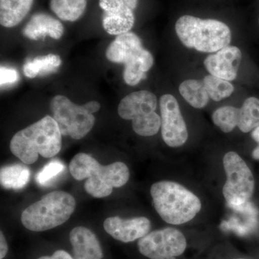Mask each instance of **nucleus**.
<instances>
[{"instance_id": "nucleus-1", "label": "nucleus", "mask_w": 259, "mask_h": 259, "mask_svg": "<svg viewBox=\"0 0 259 259\" xmlns=\"http://www.w3.org/2000/svg\"><path fill=\"white\" fill-rule=\"evenodd\" d=\"M61 136L54 117L47 115L15 134L10 141V151L25 164H32L39 156L51 158L60 152Z\"/></svg>"}, {"instance_id": "nucleus-2", "label": "nucleus", "mask_w": 259, "mask_h": 259, "mask_svg": "<svg viewBox=\"0 0 259 259\" xmlns=\"http://www.w3.org/2000/svg\"><path fill=\"white\" fill-rule=\"evenodd\" d=\"M69 171L75 180L87 179L84 190L95 198L108 197L114 188L125 185L130 178L128 167L123 162L117 161L103 166L84 153L74 156L70 162Z\"/></svg>"}, {"instance_id": "nucleus-3", "label": "nucleus", "mask_w": 259, "mask_h": 259, "mask_svg": "<svg viewBox=\"0 0 259 259\" xmlns=\"http://www.w3.org/2000/svg\"><path fill=\"white\" fill-rule=\"evenodd\" d=\"M153 205L160 217L171 225L190 222L202 208L200 199L184 186L161 181L151 187Z\"/></svg>"}, {"instance_id": "nucleus-4", "label": "nucleus", "mask_w": 259, "mask_h": 259, "mask_svg": "<svg viewBox=\"0 0 259 259\" xmlns=\"http://www.w3.org/2000/svg\"><path fill=\"white\" fill-rule=\"evenodd\" d=\"M177 36L189 49L202 53H216L228 47L231 31L226 23L213 19H201L184 15L175 25Z\"/></svg>"}, {"instance_id": "nucleus-5", "label": "nucleus", "mask_w": 259, "mask_h": 259, "mask_svg": "<svg viewBox=\"0 0 259 259\" xmlns=\"http://www.w3.org/2000/svg\"><path fill=\"white\" fill-rule=\"evenodd\" d=\"M75 208L76 200L71 194L55 191L27 207L22 213L21 222L29 231H49L66 223Z\"/></svg>"}, {"instance_id": "nucleus-6", "label": "nucleus", "mask_w": 259, "mask_h": 259, "mask_svg": "<svg viewBox=\"0 0 259 259\" xmlns=\"http://www.w3.org/2000/svg\"><path fill=\"white\" fill-rule=\"evenodd\" d=\"M106 57L111 62L124 64V81L130 86L146 79L154 61L152 54L143 47L141 38L131 32L117 35L107 47Z\"/></svg>"}, {"instance_id": "nucleus-7", "label": "nucleus", "mask_w": 259, "mask_h": 259, "mask_svg": "<svg viewBox=\"0 0 259 259\" xmlns=\"http://www.w3.org/2000/svg\"><path fill=\"white\" fill-rule=\"evenodd\" d=\"M157 103V97L151 92H135L121 100L117 112L121 118L132 120L136 134L149 137L161 128V116L156 112Z\"/></svg>"}, {"instance_id": "nucleus-8", "label": "nucleus", "mask_w": 259, "mask_h": 259, "mask_svg": "<svg viewBox=\"0 0 259 259\" xmlns=\"http://www.w3.org/2000/svg\"><path fill=\"white\" fill-rule=\"evenodd\" d=\"M227 180L223 194L227 203L239 206L248 202L254 192L255 180L246 163L236 152L227 153L223 157Z\"/></svg>"}, {"instance_id": "nucleus-9", "label": "nucleus", "mask_w": 259, "mask_h": 259, "mask_svg": "<svg viewBox=\"0 0 259 259\" xmlns=\"http://www.w3.org/2000/svg\"><path fill=\"white\" fill-rule=\"evenodd\" d=\"M50 108L62 136L81 139L95 125V117L84 105H76L63 95H57L52 99Z\"/></svg>"}, {"instance_id": "nucleus-10", "label": "nucleus", "mask_w": 259, "mask_h": 259, "mask_svg": "<svg viewBox=\"0 0 259 259\" xmlns=\"http://www.w3.org/2000/svg\"><path fill=\"white\" fill-rule=\"evenodd\" d=\"M140 253L151 259H176L187 248V240L182 232L165 228L148 233L138 242Z\"/></svg>"}, {"instance_id": "nucleus-11", "label": "nucleus", "mask_w": 259, "mask_h": 259, "mask_svg": "<svg viewBox=\"0 0 259 259\" xmlns=\"http://www.w3.org/2000/svg\"><path fill=\"white\" fill-rule=\"evenodd\" d=\"M159 105L162 139L170 147L183 146L188 139V131L177 99L171 95H163Z\"/></svg>"}, {"instance_id": "nucleus-12", "label": "nucleus", "mask_w": 259, "mask_h": 259, "mask_svg": "<svg viewBox=\"0 0 259 259\" xmlns=\"http://www.w3.org/2000/svg\"><path fill=\"white\" fill-rule=\"evenodd\" d=\"M139 0H99L103 10L102 25L110 35L130 32L135 23L134 10Z\"/></svg>"}, {"instance_id": "nucleus-13", "label": "nucleus", "mask_w": 259, "mask_h": 259, "mask_svg": "<svg viewBox=\"0 0 259 259\" xmlns=\"http://www.w3.org/2000/svg\"><path fill=\"white\" fill-rule=\"evenodd\" d=\"M103 226L105 231L117 241L130 243L150 233L151 223L146 217L122 219L115 216L107 218Z\"/></svg>"}, {"instance_id": "nucleus-14", "label": "nucleus", "mask_w": 259, "mask_h": 259, "mask_svg": "<svg viewBox=\"0 0 259 259\" xmlns=\"http://www.w3.org/2000/svg\"><path fill=\"white\" fill-rule=\"evenodd\" d=\"M242 59L241 50L236 47L223 48L207 56L204 65L209 74L227 81L236 79Z\"/></svg>"}, {"instance_id": "nucleus-15", "label": "nucleus", "mask_w": 259, "mask_h": 259, "mask_svg": "<svg viewBox=\"0 0 259 259\" xmlns=\"http://www.w3.org/2000/svg\"><path fill=\"white\" fill-rule=\"evenodd\" d=\"M70 243L72 245L74 259H102L101 245L93 231L78 226L71 230Z\"/></svg>"}, {"instance_id": "nucleus-16", "label": "nucleus", "mask_w": 259, "mask_h": 259, "mask_svg": "<svg viewBox=\"0 0 259 259\" xmlns=\"http://www.w3.org/2000/svg\"><path fill=\"white\" fill-rule=\"evenodd\" d=\"M64 28L59 20L45 13H36L30 18L23 30L25 37L37 40L40 37L49 35L52 38H61Z\"/></svg>"}, {"instance_id": "nucleus-17", "label": "nucleus", "mask_w": 259, "mask_h": 259, "mask_svg": "<svg viewBox=\"0 0 259 259\" xmlns=\"http://www.w3.org/2000/svg\"><path fill=\"white\" fill-rule=\"evenodd\" d=\"M33 0H0V23L13 28L21 23L31 9Z\"/></svg>"}, {"instance_id": "nucleus-18", "label": "nucleus", "mask_w": 259, "mask_h": 259, "mask_svg": "<svg viewBox=\"0 0 259 259\" xmlns=\"http://www.w3.org/2000/svg\"><path fill=\"white\" fill-rule=\"evenodd\" d=\"M30 170L21 164L4 166L0 172V182L6 190H20L28 183Z\"/></svg>"}, {"instance_id": "nucleus-19", "label": "nucleus", "mask_w": 259, "mask_h": 259, "mask_svg": "<svg viewBox=\"0 0 259 259\" xmlns=\"http://www.w3.org/2000/svg\"><path fill=\"white\" fill-rule=\"evenodd\" d=\"M179 91L186 101L194 108H204L208 103L209 97L204 83L197 80H185L180 85Z\"/></svg>"}, {"instance_id": "nucleus-20", "label": "nucleus", "mask_w": 259, "mask_h": 259, "mask_svg": "<svg viewBox=\"0 0 259 259\" xmlns=\"http://www.w3.org/2000/svg\"><path fill=\"white\" fill-rule=\"evenodd\" d=\"M87 0H51L52 11L64 21L74 22L81 18L86 10Z\"/></svg>"}, {"instance_id": "nucleus-21", "label": "nucleus", "mask_w": 259, "mask_h": 259, "mask_svg": "<svg viewBox=\"0 0 259 259\" xmlns=\"http://www.w3.org/2000/svg\"><path fill=\"white\" fill-rule=\"evenodd\" d=\"M61 64V59L54 54L37 57L25 63L23 66L24 74L27 77H36L37 75H44L54 72Z\"/></svg>"}, {"instance_id": "nucleus-22", "label": "nucleus", "mask_w": 259, "mask_h": 259, "mask_svg": "<svg viewBox=\"0 0 259 259\" xmlns=\"http://www.w3.org/2000/svg\"><path fill=\"white\" fill-rule=\"evenodd\" d=\"M259 126V100L246 99L240 108L238 127L243 133H249Z\"/></svg>"}, {"instance_id": "nucleus-23", "label": "nucleus", "mask_w": 259, "mask_h": 259, "mask_svg": "<svg viewBox=\"0 0 259 259\" xmlns=\"http://www.w3.org/2000/svg\"><path fill=\"white\" fill-rule=\"evenodd\" d=\"M203 83L209 98L215 102L231 96L235 90L234 86L229 81L211 74L204 78Z\"/></svg>"}, {"instance_id": "nucleus-24", "label": "nucleus", "mask_w": 259, "mask_h": 259, "mask_svg": "<svg viewBox=\"0 0 259 259\" xmlns=\"http://www.w3.org/2000/svg\"><path fill=\"white\" fill-rule=\"evenodd\" d=\"M240 108L233 106H224L217 109L212 115L214 125L223 132L231 133L238 126Z\"/></svg>"}, {"instance_id": "nucleus-25", "label": "nucleus", "mask_w": 259, "mask_h": 259, "mask_svg": "<svg viewBox=\"0 0 259 259\" xmlns=\"http://www.w3.org/2000/svg\"><path fill=\"white\" fill-rule=\"evenodd\" d=\"M64 163L59 160H52L37 174L35 180L39 185L46 186L64 171Z\"/></svg>"}, {"instance_id": "nucleus-26", "label": "nucleus", "mask_w": 259, "mask_h": 259, "mask_svg": "<svg viewBox=\"0 0 259 259\" xmlns=\"http://www.w3.org/2000/svg\"><path fill=\"white\" fill-rule=\"evenodd\" d=\"M18 72L15 69H8V68L2 66L0 69V84L4 86L5 84L15 83L18 81Z\"/></svg>"}, {"instance_id": "nucleus-27", "label": "nucleus", "mask_w": 259, "mask_h": 259, "mask_svg": "<svg viewBox=\"0 0 259 259\" xmlns=\"http://www.w3.org/2000/svg\"><path fill=\"white\" fill-rule=\"evenodd\" d=\"M37 259H74L67 252L64 250H58L53 253L52 255H44Z\"/></svg>"}, {"instance_id": "nucleus-28", "label": "nucleus", "mask_w": 259, "mask_h": 259, "mask_svg": "<svg viewBox=\"0 0 259 259\" xmlns=\"http://www.w3.org/2000/svg\"><path fill=\"white\" fill-rule=\"evenodd\" d=\"M8 252V245L3 231L0 233V259L6 256Z\"/></svg>"}, {"instance_id": "nucleus-29", "label": "nucleus", "mask_w": 259, "mask_h": 259, "mask_svg": "<svg viewBox=\"0 0 259 259\" xmlns=\"http://www.w3.org/2000/svg\"><path fill=\"white\" fill-rule=\"evenodd\" d=\"M84 105L88 111L92 114L99 111L100 109V104L97 101L89 102L88 103L84 104Z\"/></svg>"}, {"instance_id": "nucleus-30", "label": "nucleus", "mask_w": 259, "mask_h": 259, "mask_svg": "<svg viewBox=\"0 0 259 259\" xmlns=\"http://www.w3.org/2000/svg\"><path fill=\"white\" fill-rule=\"evenodd\" d=\"M251 136L255 142L259 144V126L252 131Z\"/></svg>"}, {"instance_id": "nucleus-31", "label": "nucleus", "mask_w": 259, "mask_h": 259, "mask_svg": "<svg viewBox=\"0 0 259 259\" xmlns=\"http://www.w3.org/2000/svg\"><path fill=\"white\" fill-rule=\"evenodd\" d=\"M252 157L254 158L255 160H258L259 161V144L258 146L253 150V153H252Z\"/></svg>"}, {"instance_id": "nucleus-32", "label": "nucleus", "mask_w": 259, "mask_h": 259, "mask_svg": "<svg viewBox=\"0 0 259 259\" xmlns=\"http://www.w3.org/2000/svg\"><path fill=\"white\" fill-rule=\"evenodd\" d=\"M238 259H243V258H238Z\"/></svg>"}, {"instance_id": "nucleus-33", "label": "nucleus", "mask_w": 259, "mask_h": 259, "mask_svg": "<svg viewBox=\"0 0 259 259\" xmlns=\"http://www.w3.org/2000/svg\"><path fill=\"white\" fill-rule=\"evenodd\" d=\"M258 24H259V18H258Z\"/></svg>"}]
</instances>
